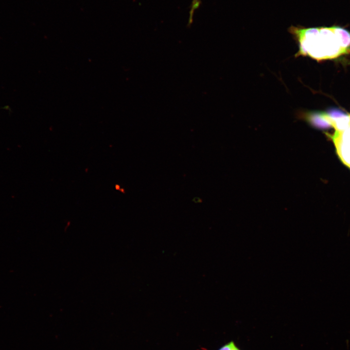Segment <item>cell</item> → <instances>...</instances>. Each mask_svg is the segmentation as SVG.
I'll use <instances>...</instances> for the list:
<instances>
[{
  "label": "cell",
  "instance_id": "cell-3",
  "mask_svg": "<svg viewBox=\"0 0 350 350\" xmlns=\"http://www.w3.org/2000/svg\"><path fill=\"white\" fill-rule=\"evenodd\" d=\"M321 113L332 126L335 129L336 131H343L350 126V114L336 109Z\"/></svg>",
  "mask_w": 350,
  "mask_h": 350
},
{
  "label": "cell",
  "instance_id": "cell-1",
  "mask_svg": "<svg viewBox=\"0 0 350 350\" xmlns=\"http://www.w3.org/2000/svg\"><path fill=\"white\" fill-rule=\"evenodd\" d=\"M288 30L298 44L296 57L308 56L320 61L350 52V32L343 27L334 25L306 28L292 25Z\"/></svg>",
  "mask_w": 350,
  "mask_h": 350
},
{
  "label": "cell",
  "instance_id": "cell-6",
  "mask_svg": "<svg viewBox=\"0 0 350 350\" xmlns=\"http://www.w3.org/2000/svg\"><path fill=\"white\" fill-rule=\"evenodd\" d=\"M230 350H240L235 345L234 343H233Z\"/></svg>",
  "mask_w": 350,
  "mask_h": 350
},
{
  "label": "cell",
  "instance_id": "cell-2",
  "mask_svg": "<svg viewBox=\"0 0 350 350\" xmlns=\"http://www.w3.org/2000/svg\"><path fill=\"white\" fill-rule=\"evenodd\" d=\"M338 155L344 164L350 168V126L342 132H335L331 137Z\"/></svg>",
  "mask_w": 350,
  "mask_h": 350
},
{
  "label": "cell",
  "instance_id": "cell-5",
  "mask_svg": "<svg viewBox=\"0 0 350 350\" xmlns=\"http://www.w3.org/2000/svg\"><path fill=\"white\" fill-rule=\"evenodd\" d=\"M192 201L194 203H201L202 200L200 198L194 197L193 198Z\"/></svg>",
  "mask_w": 350,
  "mask_h": 350
},
{
  "label": "cell",
  "instance_id": "cell-4",
  "mask_svg": "<svg viewBox=\"0 0 350 350\" xmlns=\"http://www.w3.org/2000/svg\"><path fill=\"white\" fill-rule=\"evenodd\" d=\"M304 118L310 124L318 129H327L332 126L331 124L323 117L321 112L307 113Z\"/></svg>",
  "mask_w": 350,
  "mask_h": 350
}]
</instances>
